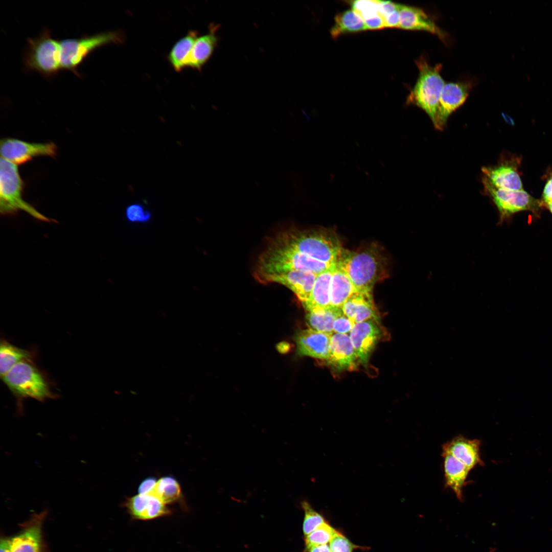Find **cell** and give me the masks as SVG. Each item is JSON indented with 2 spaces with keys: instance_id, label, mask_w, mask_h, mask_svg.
Returning a JSON list of instances; mask_svg holds the SVG:
<instances>
[{
  "instance_id": "1",
  "label": "cell",
  "mask_w": 552,
  "mask_h": 552,
  "mask_svg": "<svg viewBox=\"0 0 552 552\" xmlns=\"http://www.w3.org/2000/svg\"><path fill=\"white\" fill-rule=\"evenodd\" d=\"M123 41V34L116 31L59 40L53 38L45 28L38 36L27 39L23 61L27 70L45 78L52 77L63 70L81 77L78 68L91 53L107 44H120Z\"/></svg>"
},
{
  "instance_id": "2",
  "label": "cell",
  "mask_w": 552,
  "mask_h": 552,
  "mask_svg": "<svg viewBox=\"0 0 552 552\" xmlns=\"http://www.w3.org/2000/svg\"><path fill=\"white\" fill-rule=\"evenodd\" d=\"M269 244L291 249L319 261L334 265L346 249L336 234L327 229H292L278 234Z\"/></svg>"
},
{
  "instance_id": "3",
  "label": "cell",
  "mask_w": 552,
  "mask_h": 552,
  "mask_svg": "<svg viewBox=\"0 0 552 552\" xmlns=\"http://www.w3.org/2000/svg\"><path fill=\"white\" fill-rule=\"evenodd\" d=\"M337 264L346 271L357 292L368 293L382 278L386 266L380 249L373 245L354 252L346 249Z\"/></svg>"
},
{
  "instance_id": "4",
  "label": "cell",
  "mask_w": 552,
  "mask_h": 552,
  "mask_svg": "<svg viewBox=\"0 0 552 552\" xmlns=\"http://www.w3.org/2000/svg\"><path fill=\"white\" fill-rule=\"evenodd\" d=\"M332 265L291 249L269 244L258 258L255 276L261 282L268 276L297 270L318 274Z\"/></svg>"
},
{
  "instance_id": "5",
  "label": "cell",
  "mask_w": 552,
  "mask_h": 552,
  "mask_svg": "<svg viewBox=\"0 0 552 552\" xmlns=\"http://www.w3.org/2000/svg\"><path fill=\"white\" fill-rule=\"evenodd\" d=\"M419 70L417 82L407 98L408 104L424 110L433 124L435 122L439 101L445 83L441 75V64L431 65L422 56L416 61Z\"/></svg>"
},
{
  "instance_id": "6",
  "label": "cell",
  "mask_w": 552,
  "mask_h": 552,
  "mask_svg": "<svg viewBox=\"0 0 552 552\" xmlns=\"http://www.w3.org/2000/svg\"><path fill=\"white\" fill-rule=\"evenodd\" d=\"M24 183L17 165L1 157L0 160V211L4 215L13 214L23 211L43 221L50 220L22 198Z\"/></svg>"
},
{
  "instance_id": "7",
  "label": "cell",
  "mask_w": 552,
  "mask_h": 552,
  "mask_svg": "<svg viewBox=\"0 0 552 552\" xmlns=\"http://www.w3.org/2000/svg\"><path fill=\"white\" fill-rule=\"evenodd\" d=\"M2 379L17 397L40 401L54 397L43 376L28 360L15 364Z\"/></svg>"
},
{
  "instance_id": "8",
  "label": "cell",
  "mask_w": 552,
  "mask_h": 552,
  "mask_svg": "<svg viewBox=\"0 0 552 552\" xmlns=\"http://www.w3.org/2000/svg\"><path fill=\"white\" fill-rule=\"evenodd\" d=\"M482 181L485 192L490 196L500 213V220L522 211L537 213L541 202L523 190H510L496 187L485 177Z\"/></svg>"
},
{
  "instance_id": "9",
  "label": "cell",
  "mask_w": 552,
  "mask_h": 552,
  "mask_svg": "<svg viewBox=\"0 0 552 552\" xmlns=\"http://www.w3.org/2000/svg\"><path fill=\"white\" fill-rule=\"evenodd\" d=\"M1 157L17 165L26 163L33 158L47 156L53 157L57 146L52 143H30L13 138L1 141Z\"/></svg>"
},
{
  "instance_id": "10",
  "label": "cell",
  "mask_w": 552,
  "mask_h": 552,
  "mask_svg": "<svg viewBox=\"0 0 552 552\" xmlns=\"http://www.w3.org/2000/svg\"><path fill=\"white\" fill-rule=\"evenodd\" d=\"M472 85L469 82H457L445 83L441 93L434 127L442 130L449 116L464 104Z\"/></svg>"
},
{
  "instance_id": "11",
  "label": "cell",
  "mask_w": 552,
  "mask_h": 552,
  "mask_svg": "<svg viewBox=\"0 0 552 552\" xmlns=\"http://www.w3.org/2000/svg\"><path fill=\"white\" fill-rule=\"evenodd\" d=\"M378 320H368L355 324L349 336L359 362L366 364L376 343L380 339L381 330Z\"/></svg>"
},
{
  "instance_id": "12",
  "label": "cell",
  "mask_w": 552,
  "mask_h": 552,
  "mask_svg": "<svg viewBox=\"0 0 552 552\" xmlns=\"http://www.w3.org/2000/svg\"><path fill=\"white\" fill-rule=\"evenodd\" d=\"M327 363L338 371L355 370L360 362L349 335L333 333Z\"/></svg>"
},
{
  "instance_id": "13",
  "label": "cell",
  "mask_w": 552,
  "mask_h": 552,
  "mask_svg": "<svg viewBox=\"0 0 552 552\" xmlns=\"http://www.w3.org/2000/svg\"><path fill=\"white\" fill-rule=\"evenodd\" d=\"M317 275L311 271L297 270L268 276L261 283H274L286 286L304 304L310 296Z\"/></svg>"
},
{
  "instance_id": "14",
  "label": "cell",
  "mask_w": 552,
  "mask_h": 552,
  "mask_svg": "<svg viewBox=\"0 0 552 552\" xmlns=\"http://www.w3.org/2000/svg\"><path fill=\"white\" fill-rule=\"evenodd\" d=\"M332 334L312 328L299 332L295 336L297 353L300 355L326 360Z\"/></svg>"
},
{
  "instance_id": "15",
  "label": "cell",
  "mask_w": 552,
  "mask_h": 552,
  "mask_svg": "<svg viewBox=\"0 0 552 552\" xmlns=\"http://www.w3.org/2000/svg\"><path fill=\"white\" fill-rule=\"evenodd\" d=\"M400 20L399 28L407 30L424 31L437 35L443 41L447 38L446 33L438 27L422 9L399 4Z\"/></svg>"
},
{
  "instance_id": "16",
  "label": "cell",
  "mask_w": 552,
  "mask_h": 552,
  "mask_svg": "<svg viewBox=\"0 0 552 552\" xmlns=\"http://www.w3.org/2000/svg\"><path fill=\"white\" fill-rule=\"evenodd\" d=\"M480 446L479 440H470L459 435L445 443L442 452L451 454L471 470L477 466L484 465L480 456Z\"/></svg>"
},
{
  "instance_id": "17",
  "label": "cell",
  "mask_w": 552,
  "mask_h": 552,
  "mask_svg": "<svg viewBox=\"0 0 552 552\" xmlns=\"http://www.w3.org/2000/svg\"><path fill=\"white\" fill-rule=\"evenodd\" d=\"M343 314L355 324L368 320H379L378 311L373 302L372 293L356 292L342 305Z\"/></svg>"
},
{
  "instance_id": "18",
  "label": "cell",
  "mask_w": 552,
  "mask_h": 552,
  "mask_svg": "<svg viewBox=\"0 0 552 552\" xmlns=\"http://www.w3.org/2000/svg\"><path fill=\"white\" fill-rule=\"evenodd\" d=\"M126 507L130 514L140 519H151L167 515L169 510L158 498L152 494H139L128 499Z\"/></svg>"
},
{
  "instance_id": "19",
  "label": "cell",
  "mask_w": 552,
  "mask_h": 552,
  "mask_svg": "<svg viewBox=\"0 0 552 552\" xmlns=\"http://www.w3.org/2000/svg\"><path fill=\"white\" fill-rule=\"evenodd\" d=\"M483 176L497 188L510 190H523L522 183L516 167L510 162L495 166L482 168Z\"/></svg>"
},
{
  "instance_id": "20",
  "label": "cell",
  "mask_w": 552,
  "mask_h": 552,
  "mask_svg": "<svg viewBox=\"0 0 552 552\" xmlns=\"http://www.w3.org/2000/svg\"><path fill=\"white\" fill-rule=\"evenodd\" d=\"M218 29V25H211L207 33L196 38L191 51L188 66L200 71L208 61L218 42L217 35Z\"/></svg>"
},
{
  "instance_id": "21",
  "label": "cell",
  "mask_w": 552,
  "mask_h": 552,
  "mask_svg": "<svg viewBox=\"0 0 552 552\" xmlns=\"http://www.w3.org/2000/svg\"><path fill=\"white\" fill-rule=\"evenodd\" d=\"M446 487L450 489L459 500H462L463 489L471 471L464 464L448 453H442Z\"/></svg>"
},
{
  "instance_id": "22",
  "label": "cell",
  "mask_w": 552,
  "mask_h": 552,
  "mask_svg": "<svg viewBox=\"0 0 552 552\" xmlns=\"http://www.w3.org/2000/svg\"><path fill=\"white\" fill-rule=\"evenodd\" d=\"M357 291L349 276L339 264L334 265L330 285L331 306L341 308Z\"/></svg>"
},
{
  "instance_id": "23",
  "label": "cell",
  "mask_w": 552,
  "mask_h": 552,
  "mask_svg": "<svg viewBox=\"0 0 552 552\" xmlns=\"http://www.w3.org/2000/svg\"><path fill=\"white\" fill-rule=\"evenodd\" d=\"M334 266L317 275L310 296L303 304L307 312L319 311L332 306L330 301V285Z\"/></svg>"
},
{
  "instance_id": "24",
  "label": "cell",
  "mask_w": 552,
  "mask_h": 552,
  "mask_svg": "<svg viewBox=\"0 0 552 552\" xmlns=\"http://www.w3.org/2000/svg\"><path fill=\"white\" fill-rule=\"evenodd\" d=\"M198 35L197 31L191 30L172 47L168 55V59L176 71L180 72L188 66L191 51Z\"/></svg>"
},
{
  "instance_id": "25",
  "label": "cell",
  "mask_w": 552,
  "mask_h": 552,
  "mask_svg": "<svg viewBox=\"0 0 552 552\" xmlns=\"http://www.w3.org/2000/svg\"><path fill=\"white\" fill-rule=\"evenodd\" d=\"M366 30L367 28L361 17L353 9H349L335 16L334 24L331 28L330 34L332 38L336 39L343 34L360 32Z\"/></svg>"
},
{
  "instance_id": "26",
  "label": "cell",
  "mask_w": 552,
  "mask_h": 552,
  "mask_svg": "<svg viewBox=\"0 0 552 552\" xmlns=\"http://www.w3.org/2000/svg\"><path fill=\"white\" fill-rule=\"evenodd\" d=\"M41 528L36 524L11 539L10 552H41Z\"/></svg>"
},
{
  "instance_id": "27",
  "label": "cell",
  "mask_w": 552,
  "mask_h": 552,
  "mask_svg": "<svg viewBox=\"0 0 552 552\" xmlns=\"http://www.w3.org/2000/svg\"><path fill=\"white\" fill-rule=\"evenodd\" d=\"M343 314L341 308L331 306L317 312H308L306 319L311 328L327 333H333L335 320Z\"/></svg>"
},
{
  "instance_id": "28",
  "label": "cell",
  "mask_w": 552,
  "mask_h": 552,
  "mask_svg": "<svg viewBox=\"0 0 552 552\" xmlns=\"http://www.w3.org/2000/svg\"><path fill=\"white\" fill-rule=\"evenodd\" d=\"M31 357L29 351L16 347L3 340L0 346V375L1 378L17 363Z\"/></svg>"
},
{
  "instance_id": "29",
  "label": "cell",
  "mask_w": 552,
  "mask_h": 552,
  "mask_svg": "<svg viewBox=\"0 0 552 552\" xmlns=\"http://www.w3.org/2000/svg\"><path fill=\"white\" fill-rule=\"evenodd\" d=\"M158 498L164 503L167 504L178 500L181 495V488L178 482L171 476H165L156 480L153 490L151 493Z\"/></svg>"
},
{
  "instance_id": "30",
  "label": "cell",
  "mask_w": 552,
  "mask_h": 552,
  "mask_svg": "<svg viewBox=\"0 0 552 552\" xmlns=\"http://www.w3.org/2000/svg\"><path fill=\"white\" fill-rule=\"evenodd\" d=\"M338 532L325 522L305 537L306 546L327 544Z\"/></svg>"
},
{
  "instance_id": "31",
  "label": "cell",
  "mask_w": 552,
  "mask_h": 552,
  "mask_svg": "<svg viewBox=\"0 0 552 552\" xmlns=\"http://www.w3.org/2000/svg\"><path fill=\"white\" fill-rule=\"evenodd\" d=\"M302 507L305 513L303 530L305 537L326 521L324 516L315 511L308 501H303Z\"/></svg>"
},
{
  "instance_id": "32",
  "label": "cell",
  "mask_w": 552,
  "mask_h": 552,
  "mask_svg": "<svg viewBox=\"0 0 552 552\" xmlns=\"http://www.w3.org/2000/svg\"><path fill=\"white\" fill-rule=\"evenodd\" d=\"M352 9L356 11L363 19L380 13L379 1L359 0L350 1Z\"/></svg>"
},
{
  "instance_id": "33",
  "label": "cell",
  "mask_w": 552,
  "mask_h": 552,
  "mask_svg": "<svg viewBox=\"0 0 552 552\" xmlns=\"http://www.w3.org/2000/svg\"><path fill=\"white\" fill-rule=\"evenodd\" d=\"M331 552H353L357 549H365L364 547L353 543L345 536L338 532L330 541Z\"/></svg>"
},
{
  "instance_id": "34",
  "label": "cell",
  "mask_w": 552,
  "mask_h": 552,
  "mask_svg": "<svg viewBox=\"0 0 552 552\" xmlns=\"http://www.w3.org/2000/svg\"><path fill=\"white\" fill-rule=\"evenodd\" d=\"M126 216L127 219L133 223H146L151 218V213L137 203L132 204L127 208Z\"/></svg>"
},
{
  "instance_id": "35",
  "label": "cell",
  "mask_w": 552,
  "mask_h": 552,
  "mask_svg": "<svg viewBox=\"0 0 552 552\" xmlns=\"http://www.w3.org/2000/svg\"><path fill=\"white\" fill-rule=\"evenodd\" d=\"M355 324L352 319L343 313L334 321L333 333L348 334L350 333Z\"/></svg>"
},
{
  "instance_id": "36",
  "label": "cell",
  "mask_w": 552,
  "mask_h": 552,
  "mask_svg": "<svg viewBox=\"0 0 552 552\" xmlns=\"http://www.w3.org/2000/svg\"><path fill=\"white\" fill-rule=\"evenodd\" d=\"M363 20L367 29L380 30L385 28L383 18L379 13L366 17Z\"/></svg>"
},
{
  "instance_id": "37",
  "label": "cell",
  "mask_w": 552,
  "mask_h": 552,
  "mask_svg": "<svg viewBox=\"0 0 552 552\" xmlns=\"http://www.w3.org/2000/svg\"><path fill=\"white\" fill-rule=\"evenodd\" d=\"M385 28H399L400 14L398 9L384 16L383 17Z\"/></svg>"
},
{
  "instance_id": "38",
  "label": "cell",
  "mask_w": 552,
  "mask_h": 552,
  "mask_svg": "<svg viewBox=\"0 0 552 552\" xmlns=\"http://www.w3.org/2000/svg\"><path fill=\"white\" fill-rule=\"evenodd\" d=\"M156 482V480L154 478H148L144 480L139 485V494L152 493Z\"/></svg>"
},
{
  "instance_id": "39",
  "label": "cell",
  "mask_w": 552,
  "mask_h": 552,
  "mask_svg": "<svg viewBox=\"0 0 552 552\" xmlns=\"http://www.w3.org/2000/svg\"><path fill=\"white\" fill-rule=\"evenodd\" d=\"M380 13L383 17L384 16L398 9L399 4L391 1H379Z\"/></svg>"
},
{
  "instance_id": "40",
  "label": "cell",
  "mask_w": 552,
  "mask_h": 552,
  "mask_svg": "<svg viewBox=\"0 0 552 552\" xmlns=\"http://www.w3.org/2000/svg\"><path fill=\"white\" fill-rule=\"evenodd\" d=\"M542 197L544 202L552 199V176L548 179L545 185Z\"/></svg>"
},
{
  "instance_id": "41",
  "label": "cell",
  "mask_w": 552,
  "mask_h": 552,
  "mask_svg": "<svg viewBox=\"0 0 552 552\" xmlns=\"http://www.w3.org/2000/svg\"><path fill=\"white\" fill-rule=\"evenodd\" d=\"M303 552H331L329 546L326 544L306 546Z\"/></svg>"
},
{
  "instance_id": "42",
  "label": "cell",
  "mask_w": 552,
  "mask_h": 552,
  "mask_svg": "<svg viewBox=\"0 0 552 552\" xmlns=\"http://www.w3.org/2000/svg\"><path fill=\"white\" fill-rule=\"evenodd\" d=\"M11 539H2L1 541V552H10Z\"/></svg>"
},
{
  "instance_id": "43",
  "label": "cell",
  "mask_w": 552,
  "mask_h": 552,
  "mask_svg": "<svg viewBox=\"0 0 552 552\" xmlns=\"http://www.w3.org/2000/svg\"><path fill=\"white\" fill-rule=\"evenodd\" d=\"M544 202L548 209L552 214V199Z\"/></svg>"
}]
</instances>
